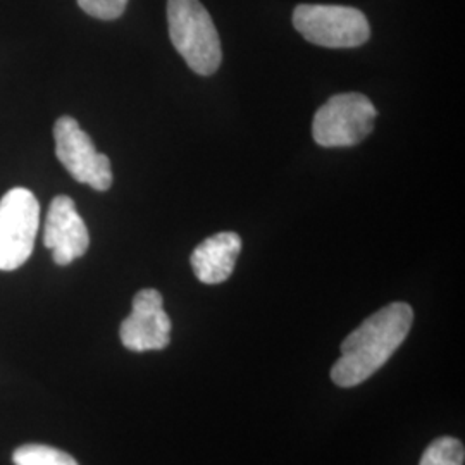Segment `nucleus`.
<instances>
[{"mask_svg": "<svg viewBox=\"0 0 465 465\" xmlns=\"http://www.w3.org/2000/svg\"><path fill=\"white\" fill-rule=\"evenodd\" d=\"M414 322L409 303L395 302L367 317L341 343V357L331 369V380L351 388L378 372L405 341Z\"/></svg>", "mask_w": 465, "mask_h": 465, "instance_id": "obj_1", "label": "nucleus"}, {"mask_svg": "<svg viewBox=\"0 0 465 465\" xmlns=\"http://www.w3.org/2000/svg\"><path fill=\"white\" fill-rule=\"evenodd\" d=\"M169 36L192 71L202 76L214 74L223 50L214 21L200 0H167Z\"/></svg>", "mask_w": 465, "mask_h": 465, "instance_id": "obj_2", "label": "nucleus"}, {"mask_svg": "<svg viewBox=\"0 0 465 465\" xmlns=\"http://www.w3.org/2000/svg\"><path fill=\"white\" fill-rule=\"evenodd\" d=\"M293 26L305 40L326 49H353L371 36L366 15L347 5L300 4L293 11Z\"/></svg>", "mask_w": 465, "mask_h": 465, "instance_id": "obj_3", "label": "nucleus"}, {"mask_svg": "<svg viewBox=\"0 0 465 465\" xmlns=\"http://www.w3.org/2000/svg\"><path fill=\"white\" fill-rule=\"evenodd\" d=\"M376 117L378 111L366 95L338 94L317 109L312 136L317 145L326 149L353 147L372 132Z\"/></svg>", "mask_w": 465, "mask_h": 465, "instance_id": "obj_4", "label": "nucleus"}, {"mask_svg": "<svg viewBox=\"0 0 465 465\" xmlns=\"http://www.w3.org/2000/svg\"><path fill=\"white\" fill-rule=\"evenodd\" d=\"M40 226V205L26 188H13L0 199V271L23 266Z\"/></svg>", "mask_w": 465, "mask_h": 465, "instance_id": "obj_5", "label": "nucleus"}, {"mask_svg": "<svg viewBox=\"0 0 465 465\" xmlns=\"http://www.w3.org/2000/svg\"><path fill=\"white\" fill-rule=\"evenodd\" d=\"M55 155L67 173L78 182L88 184L97 192H105L113 184V167L105 153L95 150L88 136L74 117H59L54 124Z\"/></svg>", "mask_w": 465, "mask_h": 465, "instance_id": "obj_6", "label": "nucleus"}, {"mask_svg": "<svg viewBox=\"0 0 465 465\" xmlns=\"http://www.w3.org/2000/svg\"><path fill=\"white\" fill-rule=\"evenodd\" d=\"M119 336L132 351L166 349L171 341V319L157 290L145 288L134 295L132 314L123 321Z\"/></svg>", "mask_w": 465, "mask_h": 465, "instance_id": "obj_7", "label": "nucleus"}, {"mask_svg": "<svg viewBox=\"0 0 465 465\" xmlns=\"http://www.w3.org/2000/svg\"><path fill=\"white\" fill-rule=\"evenodd\" d=\"M44 243L52 250V259L57 266H69L86 253L90 234L71 197L59 195L52 200L45 217Z\"/></svg>", "mask_w": 465, "mask_h": 465, "instance_id": "obj_8", "label": "nucleus"}, {"mask_svg": "<svg viewBox=\"0 0 465 465\" xmlns=\"http://www.w3.org/2000/svg\"><path fill=\"white\" fill-rule=\"evenodd\" d=\"M242 252V238L238 232H223L203 240L192 253V267L197 280L203 284H219L232 276L238 255Z\"/></svg>", "mask_w": 465, "mask_h": 465, "instance_id": "obj_9", "label": "nucleus"}, {"mask_svg": "<svg viewBox=\"0 0 465 465\" xmlns=\"http://www.w3.org/2000/svg\"><path fill=\"white\" fill-rule=\"evenodd\" d=\"M13 462L16 465H78L66 451L47 445L19 447L13 453Z\"/></svg>", "mask_w": 465, "mask_h": 465, "instance_id": "obj_10", "label": "nucleus"}, {"mask_svg": "<svg viewBox=\"0 0 465 465\" xmlns=\"http://www.w3.org/2000/svg\"><path fill=\"white\" fill-rule=\"evenodd\" d=\"M464 445L451 436H443L426 449L420 465H464Z\"/></svg>", "mask_w": 465, "mask_h": 465, "instance_id": "obj_11", "label": "nucleus"}, {"mask_svg": "<svg viewBox=\"0 0 465 465\" xmlns=\"http://www.w3.org/2000/svg\"><path fill=\"white\" fill-rule=\"evenodd\" d=\"M78 5L88 16L97 17L102 21H113L123 16L128 0H78Z\"/></svg>", "mask_w": 465, "mask_h": 465, "instance_id": "obj_12", "label": "nucleus"}]
</instances>
